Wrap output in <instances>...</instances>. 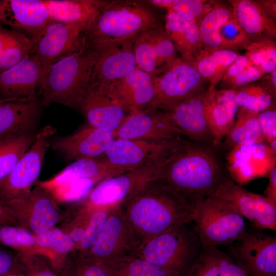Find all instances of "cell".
Masks as SVG:
<instances>
[{
	"mask_svg": "<svg viewBox=\"0 0 276 276\" xmlns=\"http://www.w3.org/2000/svg\"><path fill=\"white\" fill-rule=\"evenodd\" d=\"M195 205L157 179L145 185L120 207L142 243L193 221Z\"/></svg>",
	"mask_w": 276,
	"mask_h": 276,
	"instance_id": "1",
	"label": "cell"
},
{
	"mask_svg": "<svg viewBox=\"0 0 276 276\" xmlns=\"http://www.w3.org/2000/svg\"><path fill=\"white\" fill-rule=\"evenodd\" d=\"M226 179L210 149L183 140L169 158L159 179L194 203L209 196Z\"/></svg>",
	"mask_w": 276,
	"mask_h": 276,
	"instance_id": "2",
	"label": "cell"
},
{
	"mask_svg": "<svg viewBox=\"0 0 276 276\" xmlns=\"http://www.w3.org/2000/svg\"><path fill=\"white\" fill-rule=\"evenodd\" d=\"M162 25L157 8L148 1H108L83 35L88 45L97 47L136 38Z\"/></svg>",
	"mask_w": 276,
	"mask_h": 276,
	"instance_id": "3",
	"label": "cell"
},
{
	"mask_svg": "<svg viewBox=\"0 0 276 276\" xmlns=\"http://www.w3.org/2000/svg\"><path fill=\"white\" fill-rule=\"evenodd\" d=\"M97 58L85 41L54 63L44 75L39 88L42 104L57 103L79 109L88 90Z\"/></svg>",
	"mask_w": 276,
	"mask_h": 276,
	"instance_id": "4",
	"label": "cell"
},
{
	"mask_svg": "<svg viewBox=\"0 0 276 276\" xmlns=\"http://www.w3.org/2000/svg\"><path fill=\"white\" fill-rule=\"evenodd\" d=\"M202 248L192 221L175 226L142 242L135 256L185 276Z\"/></svg>",
	"mask_w": 276,
	"mask_h": 276,
	"instance_id": "5",
	"label": "cell"
},
{
	"mask_svg": "<svg viewBox=\"0 0 276 276\" xmlns=\"http://www.w3.org/2000/svg\"><path fill=\"white\" fill-rule=\"evenodd\" d=\"M193 222L203 247L231 245L246 232L244 218L235 209L209 197L196 202Z\"/></svg>",
	"mask_w": 276,
	"mask_h": 276,
	"instance_id": "6",
	"label": "cell"
},
{
	"mask_svg": "<svg viewBox=\"0 0 276 276\" xmlns=\"http://www.w3.org/2000/svg\"><path fill=\"white\" fill-rule=\"evenodd\" d=\"M168 160L148 164L104 179L78 202L93 208L120 206L145 185L159 179Z\"/></svg>",
	"mask_w": 276,
	"mask_h": 276,
	"instance_id": "7",
	"label": "cell"
},
{
	"mask_svg": "<svg viewBox=\"0 0 276 276\" xmlns=\"http://www.w3.org/2000/svg\"><path fill=\"white\" fill-rule=\"evenodd\" d=\"M206 82L193 61L180 57L156 77V94L149 108L165 111L206 91Z\"/></svg>",
	"mask_w": 276,
	"mask_h": 276,
	"instance_id": "8",
	"label": "cell"
},
{
	"mask_svg": "<svg viewBox=\"0 0 276 276\" xmlns=\"http://www.w3.org/2000/svg\"><path fill=\"white\" fill-rule=\"evenodd\" d=\"M1 204L20 227L34 234L55 226L70 213L59 209L51 196L37 185L27 194Z\"/></svg>",
	"mask_w": 276,
	"mask_h": 276,
	"instance_id": "9",
	"label": "cell"
},
{
	"mask_svg": "<svg viewBox=\"0 0 276 276\" xmlns=\"http://www.w3.org/2000/svg\"><path fill=\"white\" fill-rule=\"evenodd\" d=\"M55 131L53 127L47 125L36 134L31 147L10 173L0 182L1 203L17 199L31 191L39 176L50 139Z\"/></svg>",
	"mask_w": 276,
	"mask_h": 276,
	"instance_id": "10",
	"label": "cell"
},
{
	"mask_svg": "<svg viewBox=\"0 0 276 276\" xmlns=\"http://www.w3.org/2000/svg\"><path fill=\"white\" fill-rule=\"evenodd\" d=\"M182 140L180 137L167 140L116 138L101 158L116 167L131 170L167 161Z\"/></svg>",
	"mask_w": 276,
	"mask_h": 276,
	"instance_id": "11",
	"label": "cell"
},
{
	"mask_svg": "<svg viewBox=\"0 0 276 276\" xmlns=\"http://www.w3.org/2000/svg\"><path fill=\"white\" fill-rule=\"evenodd\" d=\"M141 242L120 206L112 209L85 256L98 261L135 256Z\"/></svg>",
	"mask_w": 276,
	"mask_h": 276,
	"instance_id": "12",
	"label": "cell"
},
{
	"mask_svg": "<svg viewBox=\"0 0 276 276\" xmlns=\"http://www.w3.org/2000/svg\"><path fill=\"white\" fill-rule=\"evenodd\" d=\"M231 246L232 258L250 276H276V238L261 232H247Z\"/></svg>",
	"mask_w": 276,
	"mask_h": 276,
	"instance_id": "13",
	"label": "cell"
},
{
	"mask_svg": "<svg viewBox=\"0 0 276 276\" xmlns=\"http://www.w3.org/2000/svg\"><path fill=\"white\" fill-rule=\"evenodd\" d=\"M79 109L89 125L114 133L132 113L121 100L111 84L90 85Z\"/></svg>",
	"mask_w": 276,
	"mask_h": 276,
	"instance_id": "14",
	"label": "cell"
},
{
	"mask_svg": "<svg viewBox=\"0 0 276 276\" xmlns=\"http://www.w3.org/2000/svg\"><path fill=\"white\" fill-rule=\"evenodd\" d=\"M84 30L78 27L50 20L34 37L33 54L41 62L43 77L55 62L80 45Z\"/></svg>",
	"mask_w": 276,
	"mask_h": 276,
	"instance_id": "15",
	"label": "cell"
},
{
	"mask_svg": "<svg viewBox=\"0 0 276 276\" xmlns=\"http://www.w3.org/2000/svg\"><path fill=\"white\" fill-rule=\"evenodd\" d=\"M134 50L137 67L155 77L180 57L164 25L140 34L135 38Z\"/></svg>",
	"mask_w": 276,
	"mask_h": 276,
	"instance_id": "16",
	"label": "cell"
},
{
	"mask_svg": "<svg viewBox=\"0 0 276 276\" xmlns=\"http://www.w3.org/2000/svg\"><path fill=\"white\" fill-rule=\"evenodd\" d=\"M136 38L93 47L97 58L90 85L111 84L137 67L134 50Z\"/></svg>",
	"mask_w": 276,
	"mask_h": 276,
	"instance_id": "17",
	"label": "cell"
},
{
	"mask_svg": "<svg viewBox=\"0 0 276 276\" xmlns=\"http://www.w3.org/2000/svg\"><path fill=\"white\" fill-rule=\"evenodd\" d=\"M114 134L119 139L150 140H171L181 135L165 112L152 108L131 113Z\"/></svg>",
	"mask_w": 276,
	"mask_h": 276,
	"instance_id": "18",
	"label": "cell"
},
{
	"mask_svg": "<svg viewBox=\"0 0 276 276\" xmlns=\"http://www.w3.org/2000/svg\"><path fill=\"white\" fill-rule=\"evenodd\" d=\"M42 79L41 62L32 54L0 74V99L37 97Z\"/></svg>",
	"mask_w": 276,
	"mask_h": 276,
	"instance_id": "19",
	"label": "cell"
},
{
	"mask_svg": "<svg viewBox=\"0 0 276 276\" xmlns=\"http://www.w3.org/2000/svg\"><path fill=\"white\" fill-rule=\"evenodd\" d=\"M42 102L37 97L0 101V140L32 133L39 121Z\"/></svg>",
	"mask_w": 276,
	"mask_h": 276,
	"instance_id": "20",
	"label": "cell"
},
{
	"mask_svg": "<svg viewBox=\"0 0 276 276\" xmlns=\"http://www.w3.org/2000/svg\"><path fill=\"white\" fill-rule=\"evenodd\" d=\"M114 133L88 125L75 133L54 140V150L71 160L101 157L116 139Z\"/></svg>",
	"mask_w": 276,
	"mask_h": 276,
	"instance_id": "21",
	"label": "cell"
},
{
	"mask_svg": "<svg viewBox=\"0 0 276 276\" xmlns=\"http://www.w3.org/2000/svg\"><path fill=\"white\" fill-rule=\"evenodd\" d=\"M49 21L43 0H0V24L30 37Z\"/></svg>",
	"mask_w": 276,
	"mask_h": 276,
	"instance_id": "22",
	"label": "cell"
},
{
	"mask_svg": "<svg viewBox=\"0 0 276 276\" xmlns=\"http://www.w3.org/2000/svg\"><path fill=\"white\" fill-rule=\"evenodd\" d=\"M206 91L163 111L181 135L195 142L212 139L205 116Z\"/></svg>",
	"mask_w": 276,
	"mask_h": 276,
	"instance_id": "23",
	"label": "cell"
},
{
	"mask_svg": "<svg viewBox=\"0 0 276 276\" xmlns=\"http://www.w3.org/2000/svg\"><path fill=\"white\" fill-rule=\"evenodd\" d=\"M234 89L208 88L205 95V116L214 144L226 136L238 113Z\"/></svg>",
	"mask_w": 276,
	"mask_h": 276,
	"instance_id": "24",
	"label": "cell"
},
{
	"mask_svg": "<svg viewBox=\"0 0 276 276\" xmlns=\"http://www.w3.org/2000/svg\"><path fill=\"white\" fill-rule=\"evenodd\" d=\"M275 153L262 143L233 147L228 156L229 171L236 180L246 181L255 176L269 172L271 169L266 163L275 164Z\"/></svg>",
	"mask_w": 276,
	"mask_h": 276,
	"instance_id": "25",
	"label": "cell"
},
{
	"mask_svg": "<svg viewBox=\"0 0 276 276\" xmlns=\"http://www.w3.org/2000/svg\"><path fill=\"white\" fill-rule=\"evenodd\" d=\"M116 93L132 112L149 108L156 94V77L138 67L111 84Z\"/></svg>",
	"mask_w": 276,
	"mask_h": 276,
	"instance_id": "26",
	"label": "cell"
},
{
	"mask_svg": "<svg viewBox=\"0 0 276 276\" xmlns=\"http://www.w3.org/2000/svg\"><path fill=\"white\" fill-rule=\"evenodd\" d=\"M229 3L234 18L249 42L275 39L276 26L274 19L264 12L258 2L235 0Z\"/></svg>",
	"mask_w": 276,
	"mask_h": 276,
	"instance_id": "27",
	"label": "cell"
},
{
	"mask_svg": "<svg viewBox=\"0 0 276 276\" xmlns=\"http://www.w3.org/2000/svg\"><path fill=\"white\" fill-rule=\"evenodd\" d=\"M43 2L49 20L75 26L85 31L108 1L43 0Z\"/></svg>",
	"mask_w": 276,
	"mask_h": 276,
	"instance_id": "28",
	"label": "cell"
},
{
	"mask_svg": "<svg viewBox=\"0 0 276 276\" xmlns=\"http://www.w3.org/2000/svg\"><path fill=\"white\" fill-rule=\"evenodd\" d=\"M164 26L181 58L193 61L204 49L196 22L186 20L167 10Z\"/></svg>",
	"mask_w": 276,
	"mask_h": 276,
	"instance_id": "29",
	"label": "cell"
},
{
	"mask_svg": "<svg viewBox=\"0 0 276 276\" xmlns=\"http://www.w3.org/2000/svg\"><path fill=\"white\" fill-rule=\"evenodd\" d=\"M100 158L75 160L55 176L43 181L56 184L75 179H89L98 184L104 179L130 171L112 165Z\"/></svg>",
	"mask_w": 276,
	"mask_h": 276,
	"instance_id": "30",
	"label": "cell"
},
{
	"mask_svg": "<svg viewBox=\"0 0 276 276\" xmlns=\"http://www.w3.org/2000/svg\"><path fill=\"white\" fill-rule=\"evenodd\" d=\"M185 276H250L233 258L217 247H203L199 257Z\"/></svg>",
	"mask_w": 276,
	"mask_h": 276,
	"instance_id": "31",
	"label": "cell"
},
{
	"mask_svg": "<svg viewBox=\"0 0 276 276\" xmlns=\"http://www.w3.org/2000/svg\"><path fill=\"white\" fill-rule=\"evenodd\" d=\"M34 40L0 24V74L33 54Z\"/></svg>",
	"mask_w": 276,
	"mask_h": 276,
	"instance_id": "32",
	"label": "cell"
},
{
	"mask_svg": "<svg viewBox=\"0 0 276 276\" xmlns=\"http://www.w3.org/2000/svg\"><path fill=\"white\" fill-rule=\"evenodd\" d=\"M239 54L233 49L219 48L202 50L193 62L201 76L210 83L209 88H215L222 80L229 65Z\"/></svg>",
	"mask_w": 276,
	"mask_h": 276,
	"instance_id": "33",
	"label": "cell"
},
{
	"mask_svg": "<svg viewBox=\"0 0 276 276\" xmlns=\"http://www.w3.org/2000/svg\"><path fill=\"white\" fill-rule=\"evenodd\" d=\"M99 261L110 276H182L136 256Z\"/></svg>",
	"mask_w": 276,
	"mask_h": 276,
	"instance_id": "34",
	"label": "cell"
},
{
	"mask_svg": "<svg viewBox=\"0 0 276 276\" xmlns=\"http://www.w3.org/2000/svg\"><path fill=\"white\" fill-rule=\"evenodd\" d=\"M233 15L231 6L216 3L206 11L197 22L200 39L204 49L222 48L220 30Z\"/></svg>",
	"mask_w": 276,
	"mask_h": 276,
	"instance_id": "35",
	"label": "cell"
},
{
	"mask_svg": "<svg viewBox=\"0 0 276 276\" xmlns=\"http://www.w3.org/2000/svg\"><path fill=\"white\" fill-rule=\"evenodd\" d=\"M250 192L233 180L227 179L208 197L230 205L252 223L255 219L256 210L255 202Z\"/></svg>",
	"mask_w": 276,
	"mask_h": 276,
	"instance_id": "36",
	"label": "cell"
},
{
	"mask_svg": "<svg viewBox=\"0 0 276 276\" xmlns=\"http://www.w3.org/2000/svg\"><path fill=\"white\" fill-rule=\"evenodd\" d=\"M34 235L38 245L52 256V268L60 271L70 254L75 252V245L71 238L61 228L55 226Z\"/></svg>",
	"mask_w": 276,
	"mask_h": 276,
	"instance_id": "37",
	"label": "cell"
},
{
	"mask_svg": "<svg viewBox=\"0 0 276 276\" xmlns=\"http://www.w3.org/2000/svg\"><path fill=\"white\" fill-rule=\"evenodd\" d=\"M0 244L16 251L20 255L42 257L50 263L52 256L37 244L35 235L29 230L19 226L1 225Z\"/></svg>",
	"mask_w": 276,
	"mask_h": 276,
	"instance_id": "38",
	"label": "cell"
},
{
	"mask_svg": "<svg viewBox=\"0 0 276 276\" xmlns=\"http://www.w3.org/2000/svg\"><path fill=\"white\" fill-rule=\"evenodd\" d=\"M258 114L239 108L236 120L226 135L232 146L252 145L264 141Z\"/></svg>",
	"mask_w": 276,
	"mask_h": 276,
	"instance_id": "39",
	"label": "cell"
},
{
	"mask_svg": "<svg viewBox=\"0 0 276 276\" xmlns=\"http://www.w3.org/2000/svg\"><path fill=\"white\" fill-rule=\"evenodd\" d=\"M36 134L6 138L0 140V182L12 171L29 149Z\"/></svg>",
	"mask_w": 276,
	"mask_h": 276,
	"instance_id": "40",
	"label": "cell"
},
{
	"mask_svg": "<svg viewBox=\"0 0 276 276\" xmlns=\"http://www.w3.org/2000/svg\"><path fill=\"white\" fill-rule=\"evenodd\" d=\"M234 90L240 109L259 113L271 106L274 96L265 85L248 84Z\"/></svg>",
	"mask_w": 276,
	"mask_h": 276,
	"instance_id": "41",
	"label": "cell"
},
{
	"mask_svg": "<svg viewBox=\"0 0 276 276\" xmlns=\"http://www.w3.org/2000/svg\"><path fill=\"white\" fill-rule=\"evenodd\" d=\"M249 63L263 74L276 70V45L274 40L249 42L244 47Z\"/></svg>",
	"mask_w": 276,
	"mask_h": 276,
	"instance_id": "42",
	"label": "cell"
},
{
	"mask_svg": "<svg viewBox=\"0 0 276 276\" xmlns=\"http://www.w3.org/2000/svg\"><path fill=\"white\" fill-rule=\"evenodd\" d=\"M87 207L90 209L87 223L83 237L75 250V252L82 256H85L87 254L97 238L110 213L115 208Z\"/></svg>",
	"mask_w": 276,
	"mask_h": 276,
	"instance_id": "43",
	"label": "cell"
},
{
	"mask_svg": "<svg viewBox=\"0 0 276 276\" xmlns=\"http://www.w3.org/2000/svg\"><path fill=\"white\" fill-rule=\"evenodd\" d=\"M255 202L256 215L254 226L258 229L276 230V204L265 195L250 192Z\"/></svg>",
	"mask_w": 276,
	"mask_h": 276,
	"instance_id": "44",
	"label": "cell"
},
{
	"mask_svg": "<svg viewBox=\"0 0 276 276\" xmlns=\"http://www.w3.org/2000/svg\"><path fill=\"white\" fill-rule=\"evenodd\" d=\"M210 3L202 0H172L170 10L188 21L197 23L210 8Z\"/></svg>",
	"mask_w": 276,
	"mask_h": 276,
	"instance_id": "45",
	"label": "cell"
},
{
	"mask_svg": "<svg viewBox=\"0 0 276 276\" xmlns=\"http://www.w3.org/2000/svg\"><path fill=\"white\" fill-rule=\"evenodd\" d=\"M220 35L222 48L244 47L249 42L241 27L233 16L221 27Z\"/></svg>",
	"mask_w": 276,
	"mask_h": 276,
	"instance_id": "46",
	"label": "cell"
},
{
	"mask_svg": "<svg viewBox=\"0 0 276 276\" xmlns=\"http://www.w3.org/2000/svg\"><path fill=\"white\" fill-rule=\"evenodd\" d=\"M71 274V276H110L100 261L78 254L75 256Z\"/></svg>",
	"mask_w": 276,
	"mask_h": 276,
	"instance_id": "47",
	"label": "cell"
},
{
	"mask_svg": "<svg viewBox=\"0 0 276 276\" xmlns=\"http://www.w3.org/2000/svg\"><path fill=\"white\" fill-rule=\"evenodd\" d=\"M17 257L27 276H59L49 268L42 257L18 254Z\"/></svg>",
	"mask_w": 276,
	"mask_h": 276,
	"instance_id": "48",
	"label": "cell"
},
{
	"mask_svg": "<svg viewBox=\"0 0 276 276\" xmlns=\"http://www.w3.org/2000/svg\"><path fill=\"white\" fill-rule=\"evenodd\" d=\"M264 76V74L258 68L250 63L236 77L224 82L227 89H236L249 84Z\"/></svg>",
	"mask_w": 276,
	"mask_h": 276,
	"instance_id": "49",
	"label": "cell"
},
{
	"mask_svg": "<svg viewBox=\"0 0 276 276\" xmlns=\"http://www.w3.org/2000/svg\"><path fill=\"white\" fill-rule=\"evenodd\" d=\"M258 119L264 141L268 144L276 141V111L271 106L259 113Z\"/></svg>",
	"mask_w": 276,
	"mask_h": 276,
	"instance_id": "50",
	"label": "cell"
},
{
	"mask_svg": "<svg viewBox=\"0 0 276 276\" xmlns=\"http://www.w3.org/2000/svg\"><path fill=\"white\" fill-rule=\"evenodd\" d=\"M21 268L17 256L0 249V275Z\"/></svg>",
	"mask_w": 276,
	"mask_h": 276,
	"instance_id": "51",
	"label": "cell"
},
{
	"mask_svg": "<svg viewBox=\"0 0 276 276\" xmlns=\"http://www.w3.org/2000/svg\"><path fill=\"white\" fill-rule=\"evenodd\" d=\"M249 64L245 55H238L236 59L229 65L223 77L222 81L225 82L238 75Z\"/></svg>",
	"mask_w": 276,
	"mask_h": 276,
	"instance_id": "52",
	"label": "cell"
},
{
	"mask_svg": "<svg viewBox=\"0 0 276 276\" xmlns=\"http://www.w3.org/2000/svg\"><path fill=\"white\" fill-rule=\"evenodd\" d=\"M269 174V184L264 191L265 196L276 204V166H274Z\"/></svg>",
	"mask_w": 276,
	"mask_h": 276,
	"instance_id": "53",
	"label": "cell"
},
{
	"mask_svg": "<svg viewBox=\"0 0 276 276\" xmlns=\"http://www.w3.org/2000/svg\"><path fill=\"white\" fill-rule=\"evenodd\" d=\"M6 225L20 226L18 222L9 214L0 202V226Z\"/></svg>",
	"mask_w": 276,
	"mask_h": 276,
	"instance_id": "54",
	"label": "cell"
},
{
	"mask_svg": "<svg viewBox=\"0 0 276 276\" xmlns=\"http://www.w3.org/2000/svg\"><path fill=\"white\" fill-rule=\"evenodd\" d=\"M264 12L273 19L275 18V1H257Z\"/></svg>",
	"mask_w": 276,
	"mask_h": 276,
	"instance_id": "55",
	"label": "cell"
},
{
	"mask_svg": "<svg viewBox=\"0 0 276 276\" xmlns=\"http://www.w3.org/2000/svg\"><path fill=\"white\" fill-rule=\"evenodd\" d=\"M0 276H27L26 274L20 273L18 270L12 271L3 274Z\"/></svg>",
	"mask_w": 276,
	"mask_h": 276,
	"instance_id": "56",
	"label": "cell"
},
{
	"mask_svg": "<svg viewBox=\"0 0 276 276\" xmlns=\"http://www.w3.org/2000/svg\"><path fill=\"white\" fill-rule=\"evenodd\" d=\"M2 99H0V101L2 100Z\"/></svg>",
	"mask_w": 276,
	"mask_h": 276,
	"instance_id": "57",
	"label": "cell"
}]
</instances>
